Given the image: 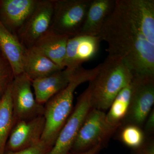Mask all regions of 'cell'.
Listing matches in <instances>:
<instances>
[{
  "label": "cell",
  "mask_w": 154,
  "mask_h": 154,
  "mask_svg": "<svg viewBox=\"0 0 154 154\" xmlns=\"http://www.w3.org/2000/svg\"><path fill=\"white\" fill-rule=\"evenodd\" d=\"M54 0H38L37 4L17 36L25 48L33 46L49 30L52 22Z\"/></svg>",
  "instance_id": "cell-9"
},
{
  "label": "cell",
  "mask_w": 154,
  "mask_h": 154,
  "mask_svg": "<svg viewBox=\"0 0 154 154\" xmlns=\"http://www.w3.org/2000/svg\"><path fill=\"white\" fill-rule=\"evenodd\" d=\"M131 71L119 58L108 55L89 82L91 103L94 108L105 112L119 93L132 82Z\"/></svg>",
  "instance_id": "cell-3"
},
{
  "label": "cell",
  "mask_w": 154,
  "mask_h": 154,
  "mask_svg": "<svg viewBox=\"0 0 154 154\" xmlns=\"http://www.w3.org/2000/svg\"><path fill=\"white\" fill-rule=\"evenodd\" d=\"M144 130H143L145 135L146 136L152 134L154 131V110L151 111L147 117L145 122Z\"/></svg>",
  "instance_id": "cell-24"
},
{
  "label": "cell",
  "mask_w": 154,
  "mask_h": 154,
  "mask_svg": "<svg viewBox=\"0 0 154 154\" xmlns=\"http://www.w3.org/2000/svg\"><path fill=\"white\" fill-rule=\"evenodd\" d=\"M131 85L129 107L121 126L131 124L140 127L145 123L153 106L154 77L134 78Z\"/></svg>",
  "instance_id": "cell-7"
},
{
  "label": "cell",
  "mask_w": 154,
  "mask_h": 154,
  "mask_svg": "<svg viewBox=\"0 0 154 154\" xmlns=\"http://www.w3.org/2000/svg\"><path fill=\"white\" fill-rule=\"evenodd\" d=\"M103 148V147L101 146H98L95 147L94 148L91 149L87 151L82 152L76 153H72L70 152L68 154H98Z\"/></svg>",
  "instance_id": "cell-25"
},
{
  "label": "cell",
  "mask_w": 154,
  "mask_h": 154,
  "mask_svg": "<svg viewBox=\"0 0 154 154\" xmlns=\"http://www.w3.org/2000/svg\"><path fill=\"white\" fill-rule=\"evenodd\" d=\"M115 3V0H92L79 35L98 36Z\"/></svg>",
  "instance_id": "cell-16"
},
{
  "label": "cell",
  "mask_w": 154,
  "mask_h": 154,
  "mask_svg": "<svg viewBox=\"0 0 154 154\" xmlns=\"http://www.w3.org/2000/svg\"><path fill=\"white\" fill-rule=\"evenodd\" d=\"M51 148L40 141L35 145L17 152L5 151L4 154H47Z\"/></svg>",
  "instance_id": "cell-22"
},
{
  "label": "cell",
  "mask_w": 154,
  "mask_h": 154,
  "mask_svg": "<svg viewBox=\"0 0 154 154\" xmlns=\"http://www.w3.org/2000/svg\"><path fill=\"white\" fill-rule=\"evenodd\" d=\"M93 108L89 87L77 99L76 104L47 154H68L70 152L85 119Z\"/></svg>",
  "instance_id": "cell-6"
},
{
  "label": "cell",
  "mask_w": 154,
  "mask_h": 154,
  "mask_svg": "<svg viewBox=\"0 0 154 154\" xmlns=\"http://www.w3.org/2000/svg\"><path fill=\"white\" fill-rule=\"evenodd\" d=\"M77 69L66 68L47 76L32 81V87L37 102L44 105L51 97L66 88Z\"/></svg>",
  "instance_id": "cell-13"
},
{
  "label": "cell",
  "mask_w": 154,
  "mask_h": 154,
  "mask_svg": "<svg viewBox=\"0 0 154 154\" xmlns=\"http://www.w3.org/2000/svg\"><path fill=\"white\" fill-rule=\"evenodd\" d=\"M62 69L33 48H25L24 73L31 82Z\"/></svg>",
  "instance_id": "cell-17"
},
{
  "label": "cell",
  "mask_w": 154,
  "mask_h": 154,
  "mask_svg": "<svg viewBox=\"0 0 154 154\" xmlns=\"http://www.w3.org/2000/svg\"><path fill=\"white\" fill-rule=\"evenodd\" d=\"M131 83L119 93L106 114L108 123L117 128L121 126L128 111L131 97Z\"/></svg>",
  "instance_id": "cell-19"
},
{
  "label": "cell",
  "mask_w": 154,
  "mask_h": 154,
  "mask_svg": "<svg viewBox=\"0 0 154 154\" xmlns=\"http://www.w3.org/2000/svg\"><path fill=\"white\" fill-rule=\"evenodd\" d=\"M2 94H1V93H0V102H1V98H2Z\"/></svg>",
  "instance_id": "cell-26"
},
{
  "label": "cell",
  "mask_w": 154,
  "mask_h": 154,
  "mask_svg": "<svg viewBox=\"0 0 154 154\" xmlns=\"http://www.w3.org/2000/svg\"><path fill=\"white\" fill-rule=\"evenodd\" d=\"M0 51L12 67L14 76L24 73L25 48L0 20Z\"/></svg>",
  "instance_id": "cell-14"
},
{
  "label": "cell",
  "mask_w": 154,
  "mask_h": 154,
  "mask_svg": "<svg viewBox=\"0 0 154 154\" xmlns=\"http://www.w3.org/2000/svg\"><path fill=\"white\" fill-rule=\"evenodd\" d=\"M92 0H54L49 30L69 38L79 34Z\"/></svg>",
  "instance_id": "cell-4"
},
{
  "label": "cell",
  "mask_w": 154,
  "mask_h": 154,
  "mask_svg": "<svg viewBox=\"0 0 154 154\" xmlns=\"http://www.w3.org/2000/svg\"><path fill=\"white\" fill-rule=\"evenodd\" d=\"M69 37L60 35L49 30L35 42L32 47L35 48L64 69Z\"/></svg>",
  "instance_id": "cell-15"
},
{
  "label": "cell",
  "mask_w": 154,
  "mask_h": 154,
  "mask_svg": "<svg viewBox=\"0 0 154 154\" xmlns=\"http://www.w3.org/2000/svg\"><path fill=\"white\" fill-rule=\"evenodd\" d=\"M98 36L134 78L154 77V0H115Z\"/></svg>",
  "instance_id": "cell-1"
},
{
  "label": "cell",
  "mask_w": 154,
  "mask_h": 154,
  "mask_svg": "<svg viewBox=\"0 0 154 154\" xmlns=\"http://www.w3.org/2000/svg\"><path fill=\"white\" fill-rule=\"evenodd\" d=\"M14 122L11 84L2 95L0 102V154L5 153L7 141Z\"/></svg>",
  "instance_id": "cell-18"
},
{
  "label": "cell",
  "mask_w": 154,
  "mask_h": 154,
  "mask_svg": "<svg viewBox=\"0 0 154 154\" xmlns=\"http://www.w3.org/2000/svg\"><path fill=\"white\" fill-rule=\"evenodd\" d=\"M101 40L99 36L78 35L69 38L64 68L76 69L92 60L99 52Z\"/></svg>",
  "instance_id": "cell-11"
},
{
  "label": "cell",
  "mask_w": 154,
  "mask_h": 154,
  "mask_svg": "<svg viewBox=\"0 0 154 154\" xmlns=\"http://www.w3.org/2000/svg\"><path fill=\"white\" fill-rule=\"evenodd\" d=\"M99 68V64L91 69L82 66L78 68L66 88L51 97L44 105L45 123L41 140L51 147L54 144L73 109L75 90L81 84L93 79Z\"/></svg>",
  "instance_id": "cell-2"
},
{
  "label": "cell",
  "mask_w": 154,
  "mask_h": 154,
  "mask_svg": "<svg viewBox=\"0 0 154 154\" xmlns=\"http://www.w3.org/2000/svg\"><path fill=\"white\" fill-rule=\"evenodd\" d=\"M104 111L93 108L88 113L70 152L87 151L98 146L104 147L117 129L106 120Z\"/></svg>",
  "instance_id": "cell-5"
},
{
  "label": "cell",
  "mask_w": 154,
  "mask_h": 154,
  "mask_svg": "<svg viewBox=\"0 0 154 154\" xmlns=\"http://www.w3.org/2000/svg\"><path fill=\"white\" fill-rule=\"evenodd\" d=\"M45 123L43 115L15 121L7 141L5 151H19L38 143L41 141Z\"/></svg>",
  "instance_id": "cell-10"
},
{
  "label": "cell",
  "mask_w": 154,
  "mask_h": 154,
  "mask_svg": "<svg viewBox=\"0 0 154 154\" xmlns=\"http://www.w3.org/2000/svg\"><path fill=\"white\" fill-rule=\"evenodd\" d=\"M132 154H154V139H145L139 147L133 149Z\"/></svg>",
  "instance_id": "cell-23"
},
{
  "label": "cell",
  "mask_w": 154,
  "mask_h": 154,
  "mask_svg": "<svg viewBox=\"0 0 154 154\" xmlns=\"http://www.w3.org/2000/svg\"><path fill=\"white\" fill-rule=\"evenodd\" d=\"M121 141L125 146L134 149L139 147L146 139V136L140 127L134 125H125L120 134Z\"/></svg>",
  "instance_id": "cell-20"
},
{
  "label": "cell",
  "mask_w": 154,
  "mask_h": 154,
  "mask_svg": "<svg viewBox=\"0 0 154 154\" xmlns=\"http://www.w3.org/2000/svg\"><path fill=\"white\" fill-rule=\"evenodd\" d=\"M13 69L0 51V93L3 95L14 79Z\"/></svg>",
  "instance_id": "cell-21"
},
{
  "label": "cell",
  "mask_w": 154,
  "mask_h": 154,
  "mask_svg": "<svg viewBox=\"0 0 154 154\" xmlns=\"http://www.w3.org/2000/svg\"><path fill=\"white\" fill-rule=\"evenodd\" d=\"M0 3H1V0H0Z\"/></svg>",
  "instance_id": "cell-27"
},
{
  "label": "cell",
  "mask_w": 154,
  "mask_h": 154,
  "mask_svg": "<svg viewBox=\"0 0 154 154\" xmlns=\"http://www.w3.org/2000/svg\"><path fill=\"white\" fill-rule=\"evenodd\" d=\"M38 0H1L0 20L17 36L37 4Z\"/></svg>",
  "instance_id": "cell-12"
},
{
  "label": "cell",
  "mask_w": 154,
  "mask_h": 154,
  "mask_svg": "<svg viewBox=\"0 0 154 154\" xmlns=\"http://www.w3.org/2000/svg\"><path fill=\"white\" fill-rule=\"evenodd\" d=\"M32 87V82L25 73L14 77L11 92L15 122L43 115L44 105L36 101Z\"/></svg>",
  "instance_id": "cell-8"
}]
</instances>
